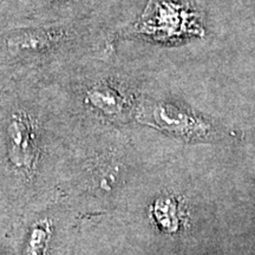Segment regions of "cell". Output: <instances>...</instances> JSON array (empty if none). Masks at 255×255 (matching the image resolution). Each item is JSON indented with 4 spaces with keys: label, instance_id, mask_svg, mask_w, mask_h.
<instances>
[{
    "label": "cell",
    "instance_id": "6da1fadb",
    "mask_svg": "<svg viewBox=\"0 0 255 255\" xmlns=\"http://www.w3.org/2000/svg\"><path fill=\"white\" fill-rule=\"evenodd\" d=\"M154 119L156 123L163 129L170 130L181 136H202L209 130L202 121L196 120L181 109H177L174 105L162 104L154 110Z\"/></svg>",
    "mask_w": 255,
    "mask_h": 255
},
{
    "label": "cell",
    "instance_id": "7a4b0ae2",
    "mask_svg": "<svg viewBox=\"0 0 255 255\" xmlns=\"http://www.w3.org/2000/svg\"><path fill=\"white\" fill-rule=\"evenodd\" d=\"M11 138L9 158L17 167H28L34 156V135L26 120L14 117L8 128Z\"/></svg>",
    "mask_w": 255,
    "mask_h": 255
},
{
    "label": "cell",
    "instance_id": "3957f363",
    "mask_svg": "<svg viewBox=\"0 0 255 255\" xmlns=\"http://www.w3.org/2000/svg\"><path fill=\"white\" fill-rule=\"evenodd\" d=\"M89 101L105 114H116L122 109V98L116 91L108 87L96 88L89 92Z\"/></svg>",
    "mask_w": 255,
    "mask_h": 255
},
{
    "label": "cell",
    "instance_id": "277c9868",
    "mask_svg": "<svg viewBox=\"0 0 255 255\" xmlns=\"http://www.w3.org/2000/svg\"><path fill=\"white\" fill-rule=\"evenodd\" d=\"M51 238V225L49 221L37 223L30 233L25 255H44Z\"/></svg>",
    "mask_w": 255,
    "mask_h": 255
},
{
    "label": "cell",
    "instance_id": "5b68a950",
    "mask_svg": "<svg viewBox=\"0 0 255 255\" xmlns=\"http://www.w3.org/2000/svg\"><path fill=\"white\" fill-rule=\"evenodd\" d=\"M47 44H49V39L46 36H27L12 41L11 45L20 50H37Z\"/></svg>",
    "mask_w": 255,
    "mask_h": 255
},
{
    "label": "cell",
    "instance_id": "8992f818",
    "mask_svg": "<svg viewBox=\"0 0 255 255\" xmlns=\"http://www.w3.org/2000/svg\"><path fill=\"white\" fill-rule=\"evenodd\" d=\"M158 206L167 212V215L170 214V216H175V206H174L173 201H168V202H165V203L159 201ZM159 222H161L164 227H167L169 231H174V229H176V226H177L176 218H170V219L162 218V219H159Z\"/></svg>",
    "mask_w": 255,
    "mask_h": 255
}]
</instances>
